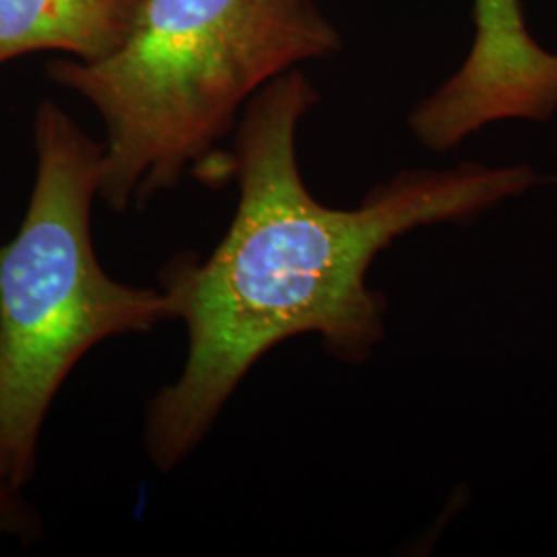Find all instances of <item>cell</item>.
Instances as JSON below:
<instances>
[{"instance_id":"1","label":"cell","mask_w":557,"mask_h":557,"mask_svg":"<svg viewBox=\"0 0 557 557\" xmlns=\"http://www.w3.org/2000/svg\"><path fill=\"white\" fill-rule=\"evenodd\" d=\"M319 101L301 71L264 85L239 119L232 172L239 199L207 259L178 255L161 271L188 333L178 379L145 409L143 446L170 473L190 457L242 380L278 343L317 335L359 366L386 337V299L368 273L395 239L425 225L478 220L541 182L527 165L460 163L403 172L356 209L314 199L299 174L296 133Z\"/></svg>"},{"instance_id":"2","label":"cell","mask_w":557,"mask_h":557,"mask_svg":"<svg viewBox=\"0 0 557 557\" xmlns=\"http://www.w3.org/2000/svg\"><path fill=\"white\" fill-rule=\"evenodd\" d=\"M337 44L317 0H140L112 52L50 75L98 110L100 199L124 213L174 188L264 85Z\"/></svg>"},{"instance_id":"3","label":"cell","mask_w":557,"mask_h":557,"mask_svg":"<svg viewBox=\"0 0 557 557\" xmlns=\"http://www.w3.org/2000/svg\"><path fill=\"white\" fill-rule=\"evenodd\" d=\"M36 180L15 236L0 246V478L27 490L46 418L75 366L103 341L174 320L163 289L110 277L91 211L103 143L54 101L34 122Z\"/></svg>"},{"instance_id":"4","label":"cell","mask_w":557,"mask_h":557,"mask_svg":"<svg viewBox=\"0 0 557 557\" xmlns=\"http://www.w3.org/2000/svg\"><path fill=\"white\" fill-rule=\"evenodd\" d=\"M475 25L469 59L409 116L413 135L434 151L498 120H547L557 112V54L533 40L522 2L475 0Z\"/></svg>"},{"instance_id":"5","label":"cell","mask_w":557,"mask_h":557,"mask_svg":"<svg viewBox=\"0 0 557 557\" xmlns=\"http://www.w3.org/2000/svg\"><path fill=\"white\" fill-rule=\"evenodd\" d=\"M140 0H0V64L59 50L94 60L126 36Z\"/></svg>"},{"instance_id":"6","label":"cell","mask_w":557,"mask_h":557,"mask_svg":"<svg viewBox=\"0 0 557 557\" xmlns=\"http://www.w3.org/2000/svg\"><path fill=\"white\" fill-rule=\"evenodd\" d=\"M44 537L38 508L25 496V490L0 478V547L34 545Z\"/></svg>"}]
</instances>
